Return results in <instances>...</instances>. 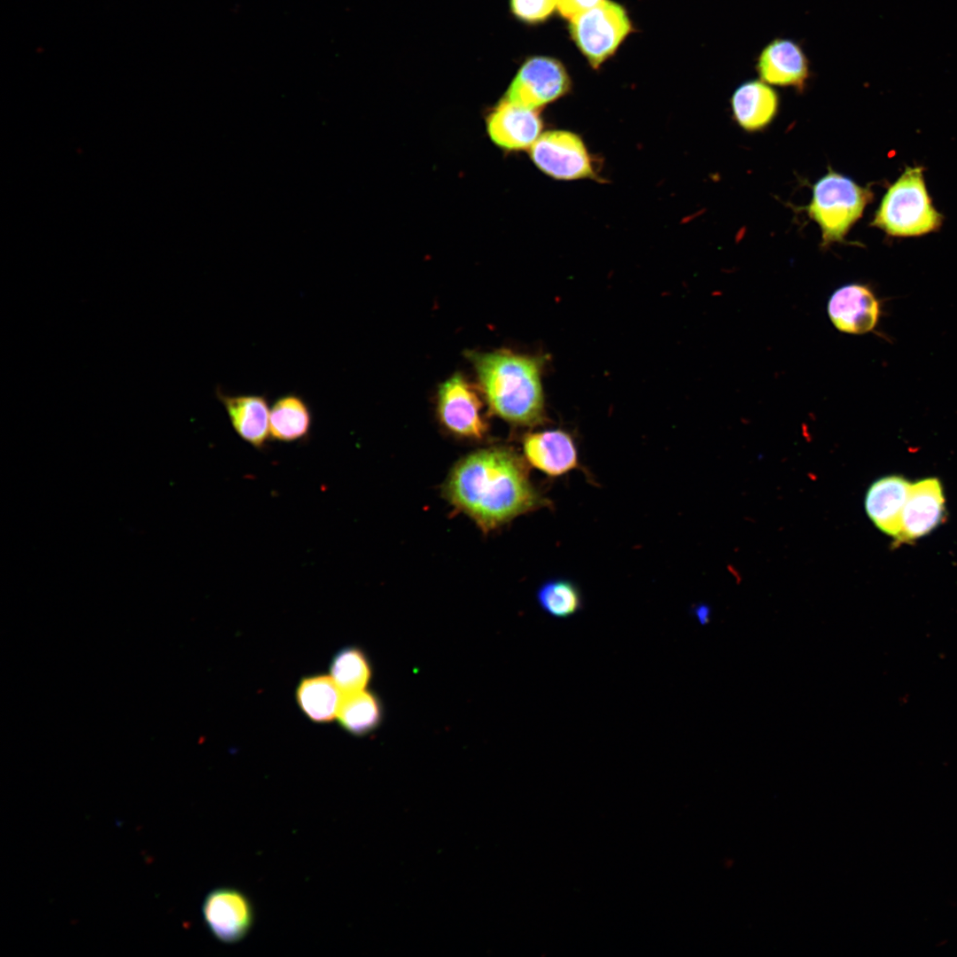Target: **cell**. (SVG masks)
I'll return each mask as SVG.
<instances>
[{
    "label": "cell",
    "mask_w": 957,
    "mask_h": 957,
    "mask_svg": "<svg viewBox=\"0 0 957 957\" xmlns=\"http://www.w3.org/2000/svg\"><path fill=\"white\" fill-rule=\"evenodd\" d=\"M337 719L340 727L355 736L366 735L380 725L383 706L379 698L365 689L343 696Z\"/></svg>",
    "instance_id": "20"
},
{
    "label": "cell",
    "mask_w": 957,
    "mask_h": 957,
    "mask_svg": "<svg viewBox=\"0 0 957 957\" xmlns=\"http://www.w3.org/2000/svg\"><path fill=\"white\" fill-rule=\"evenodd\" d=\"M911 482L899 475L883 477L868 488L865 508L875 526L895 541L901 531L902 512Z\"/></svg>",
    "instance_id": "16"
},
{
    "label": "cell",
    "mask_w": 957,
    "mask_h": 957,
    "mask_svg": "<svg viewBox=\"0 0 957 957\" xmlns=\"http://www.w3.org/2000/svg\"><path fill=\"white\" fill-rule=\"evenodd\" d=\"M539 110L516 105L504 97L490 111L486 128L491 141L500 148L519 151L530 148L541 134Z\"/></svg>",
    "instance_id": "11"
},
{
    "label": "cell",
    "mask_w": 957,
    "mask_h": 957,
    "mask_svg": "<svg viewBox=\"0 0 957 957\" xmlns=\"http://www.w3.org/2000/svg\"><path fill=\"white\" fill-rule=\"evenodd\" d=\"M215 396L223 406L235 432L256 448L263 447L270 438V406L265 394H230L221 387Z\"/></svg>",
    "instance_id": "14"
},
{
    "label": "cell",
    "mask_w": 957,
    "mask_h": 957,
    "mask_svg": "<svg viewBox=\"0 0 957 957\" xmlns=\"http://www.w3.org/2000/svg\"><path fill=\"white\" fill-rule=\"evenodd\" d=\"M312 412L307 401L296 393L277 397L270 407V438L282 442L304 439L312 425Z\"/></svg>",
    "instance_id": "19"
},
{
    "label": "cell",
    "mask_w": 957,
    "mask_h": 957,
    "mask_svg": "<svg viewBox=\"0 0 957 957\" xmlns=\"http://www.w3.org/2000/svg\"><path fill=\"white\" fill-rule=\"evenodd\" d=\"M945 511L944 490L938 478L911 483L896 542L914 541L930 533L943 522Z\"/></svg>",
    "instance_id": "10"
},
{
    "label": "cell",
    "mask_w": 957,
    "mask_h": 957,
    "mask_svg": "<svg viewBox=\"0 0 957 957\" xmlns=\"http://www.w3.org/2000/svg\"><path fill=\"white\" fill-rule=\"evenodd\" d=\"M570 88L571 79L559 60L533 57L520 66L503 97L520 106L539 110L564 96Z\"/></svg>",
    "instance_id": "7"
},
{
    "label": "cell",
    "mask_w": 957,
    "mask_h": 957,
    "mask_svg": "<svg viewBox=\"0 0 957 957\" xmlns=\"http://www.w3.org/2000/svg\"><path fill=\"white\" fill-rule=\"evenodd\" d=\"M534 165L547 175L558 180L595 178L591 158L582 139L567 130H549L541 134L529 148Z\"/></svg>",
    "instance_id": "8"
},
{
    "label": "cell",
    "mask_w": 957,
    "mask_h": 957,
    "mask_svg": "<svg viewBox=\"0 0 957 957\" xmlns=\"http://www.w3.org/2000/svg\"><path fill=\"white\" fill-rule=\"evenodd\" d=\"M827 310L838 331L856 335L874 330L881 314L874 292L860 284H848L836 289L829 300Z\"/></svg>",
    "instance_id": "13"
},
{
    "label": "cell",
    "mask_w": 957,
    "mask_h": 957,
    "mask_svg": "<svg viewBox=\"0 0 957 957\" xmlns=\"http://www.w3.org/2000/svg\"><path fill=\"white\" fill-rule=\"evenodd\" d=\"M696 616L702 625H705L710 620V609L707 606L701 605L696 608Z\"/></svg>",
    "instance_id": "25"
},
{
    "label": "cell",
    "mask_w": 957,
    "mask_h": 957,
    "mask_svg": "<svg viewBox=\"0 0 957 957\" xmlns=\"http://www.w3.org/2000/svg\"><path fill=\"white\" fill-rule=\"evenodd\" d=\"M342 693L331 677L315 674L300 680L295 696L300 709L311 721L329 723L338 716Z\"/></svg>",
    "instance_id": "18"
},
{
    "label": "cell",
    "mask_w": 957,
    "mask_h": 957,
    "mask_svg": "<svg viewBox=\"0 0 957 957\" xmlns=\"http://www.w3.org/2000/svg\"><path fill=\"white\" fill-rule=\"evenodd\" d=\"M757 71L764 82L801 89L808 78V61L798 44L775 39L761 51Z\"/></svg>",
    "instance_id": "15"
},
{
    "label": "cell",
    "mask_w": 957,
    "mask_h": 957,
    "mask_svg": "<svg viewBox=\"0 0 957 957\" xmlns=\"http://www.w3.org/2000/svg\"><path fill=\"white\" fill-rule=\"evenodd\" d=\"M525 461L505 447L471 452L451 469L443 495L482 532H491L549 504L533 485Z\"/></svg>",
    "instance_id": "1"
},
{
    "label": "cell",
    "mask_w": 957,
    "mask_h": 957,
    "mask_svg": "<svg viewBox=\"0 0 957 957\" xmlns=\"http://www.w3.org/2000/svg\"><path fill=\"white\" fill-rule=\"evenodd\" d=\"M482 409L477 390L462 374H455L440 385L437 415L448 432L468 440L484 439L488 424Z\"/></svg>",
    "instance_id": "6"
},
{
    "label": "cell",
    "mask_w": 957,
    "mask_h": 957,
    "mask_svg": "<svg viewBox=\"0 0 957 957\" xmlns=\"http://www.w3.org/2000/svg\"><path fill=\"white\" fill-rule=\"evenodd\" d=\"M942 215L934 208L920 167H907L889 187L872 225L893 237H915L936 230Z\"/></svg>",
    "instance_id": "3"
},
{
    "label": "cell",
    "mask_w": 957,
    "mask_h": 957,
    "mask_svg": "<svg viewBox=\"0 0 957 957\" xmlns=\"http://www.w3.org/2000/svg\"><path fill=\"white\" fill-rule=\"evenodd\" d=\"M330 673L341 691L347 694L365 689L370 681L372 669L362 649L347 646L333 656Z\"/></svg>",
    "instance_id": "21"
},
{
    "label": "cell",
    "mask_w": 957,
    "mask_h": 957,
    "mask_svg": "<svg viewBox=\"0 0 957 957\" xmlns=\"http://www.w3.org/2000/svg\"><path fill=\"white\" fill-rule=\"evenodd\" d=\"M522 448L527 463L551 478L561 477L580 467L574 440L562 429L527 433L522 439Z\"/></svg>",
    "instance_id": "12"
},
{
    "label": "cell",
    "mask_w": 957,
    "mask_h": 957,
    "mask_svg": "<svg viewBox=\"0 0 957 957\" xmlns=\"http://www.w3.org/2000/svg\"><path fill=\"white\" fill-rule=\"evenodd\" d=\"M537 602L550 617L565 619L583 608V597L577 584L567 579H552L540 586Z\"/></svg>",
    "instance_id": "22"
},
{
    "label": "cell",
    "mask_w": 957,
    "mask_h": 957,
    "mask_svg": "<svg viewBox=\"0 0 957 957\" xmlns=\"http://www.w3.org/2000/svg\"><path fill=\"white\" fill-rule=\"evenodd\" d=\"M510 8L518 19L538 23L547 19L556 9V0H510Z\"/></svg>",
    "instance_id": "23"
},
{
    "label": "cell",
    "mask_w": 957,
    "mask_h": 957,
    "mask_svg": "<svg viewBox=\"0 0 957 957\" xmlns=\"http://www.w3.org/2000/svg\"><path fill=\"white\" fill-rule=\"evenodd\" d=\"M202 914L211 933L223 943L243 939L253 923V908L248 898L233 888H218L206 897Z\"/></svg>",
    "instance_id": "9"
},
{
    "label": "cell",
    "mask_w": 957,
    "mask_h": 957,
    "mask_svg": "<svg viewBox=\"0 0 957 957\" xmlns=\"http://www.w3.org/2000/svg\"><path fill=\"white\" fill-rule=\"evenodd\" d=\"M872 197L869 188L831 168L814 183L806 211L820 227L823 248L844 241Z\"/></svg>",
    "instance_id": "4"
},
{
    "label": "cell",
    "mask_w": 957,
    "mask_h": 957,
    "mask_svg": "<svg viewBox=\"0 0 957 957\" xmlns=\"http://www.w3.org/2000/svg\"><path fill=\"white\" fill-rule=\"evenodd\" d=\"M602 0H556V9L565 19L571 20L575 16L591 9Z\"/></svg>",
    "instance_id": "24"
},
{
    "label": "cell",
    "mask_w": 957,
    "mask_h": 957,
    "mask_svg": "<svg viewBox=\"0 0 957 957\" xmlns=\"http://www.w3.org/2000/svg\"><path fill=\"white\" fill-rule=\"evenodd\" d=\"M466 355L491 413L515 425L545 422L542 358L509 350L468 351Z\"/></svg>",
    "instance_id": "2"
},
{
    "label": "cell",
    "mask_w": 957,
    "mask_h": 957,
    "mask_svg": "<svg viewBox=\"0 0 957 957\" xmlns=\"http://www.w3.org/2000/svg\"><path fill=\"white\" fill-rule=\"evenodd\" d=\"M731 106L737 124L746 131L755 132L773 121L778 112L779 97L763 81H750L735 90Z\"/></svg>",
    "instance_id": "17"
},
{
    "label": "cell",
    "mask_w": 957,
    "mask_h": 957,
    "mask_svg": "<svg viewBox=\"0 0 957 957\" xmlns=\"http://www.w3.org/2000/svg\"><path fill=\"white\" fill-rule=\"evenodd\" d=\"M569 27L577 47L594 68L612 56L632 30L625 9L610 0H602L572 18Z\"/></svg>",
    "instance_id": "5"
}]
</instances>
